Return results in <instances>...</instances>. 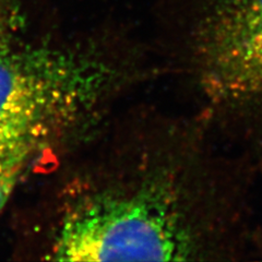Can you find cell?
I'll return each instance as SVG.
<instances>
[{
    "label": "cell",
    "mask_w": 262,
    "mask_h": 262,
    "mask_svg": "<svg viewBox=\"0 0 262 262\" xmlns=\"http://www.w3.org/2000/svg\"><path fill=\"white\" fill-rule=\"evenodd\" d=\"M29 163H10L0 165V214L11 198Z\"/></svg>",
    "instance_id": "4"
},
{
    "label": "cell",
    "mask_w": 262,
    "mask_h": 262,
    "mask_svg": "<svg viewBox=\"0 0 262 262\" xmlns=\"http://www.w3.org/2000/svg\"><path fill=\"white\" fill-rule=\"evenodd\" d=\"M10 48L9 43H8V38L5 33L4 29V24L2 22V19H0V57H2L6 52H8V49Z\"/></svg>",
    "instance_id": "5"
},
{
    "label": "cell",
    "mask_w": 262,
    "mask_h": 262,
    "mask_svg": "<svg viewBox=\"0 0 262 262\" xmlns=\"http://www.w3.org/2000/svg\"><path fill=\"white\" fill-rule=\"evenodd\" d=\"M121 70L84 49L10 47L0 57V165L30 163L77 131L118 88Z\"/></svg>",
    "instance_id": "2"
},
{
    "label": "cell",
    "mask_w": 262,
    "mask_h": 262,
    "mask_svg": "<svg viewBox=\"0 0 262 262\" xmlns=\"http://www.w3.org/2000/svg\"><path fill=\"white\" fill-rule=\"evenodd\" d=\"M57 194L43 258L190 261L223 251V194L206 163L175 141L127 145Z\"/></svg>",
    "instance_id": "1"
},
{
    "label": "cell",
    "mask_w": 262,
    "mask_h": 262,
    "mask_svg": "<svg viewBox=\"0 0 262 262\" xmlns=\"http://www.w3.org/2000/svg\"><path fill=\"white\" fill-rule=\"evenodd\" d=\"M192 72L213 107L262 112V0H217L192 45Z\"/></svg>",
    "instance_id": "3"
}]
</instances>
